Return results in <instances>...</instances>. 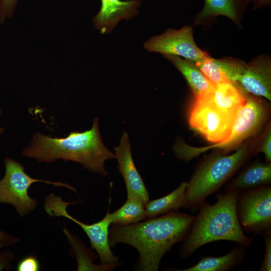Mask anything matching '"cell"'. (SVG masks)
I'll list each match as a JSON object with an SVG mask.
<instances>
[{"instance_id": "obj_1", "label": "cell", "mask_w": 271, "mask_h": 271, "mask_svg": "<svg viewBox=\"0 0 271 271\" xmlns=\"http://www.w3.org/2000/svg\"><path fill=\"white\" fill-rule=\"evenodd\" d=\"M195 216L177 211L127 225L112 224L109 244L114 247L120 243L133 246L139 253L135 268L157 271L164 255L184 239Z\"/></svg>"}, {"instance_id": "obj_2", "label": "cell", "mask_w": 271, "mask_h": 271, "mask_svg": "<svg viewBox=\"0 0 271 271\" xmlns=\"http://www.w3.org/2000/svg\"><path fill=\"white\" fill-rule=\"evenodd\" d=\"M22 154L39 162L59 159L76 162L83 168L104 176L108 174L104 162L115 158L102 142L97 118L94 119L91 129L82 132L72 131L65 138H52L38 132Z\"/></svg>"}, {"instance_id": "obj_3", "label": "cell", "mask_w": 271, "mask_h": 271, "mask_svg": "<svg viewBox=\"0 0 271 271\" xmlns=\"http://www.w3.org/2000/svg\"><path fill=\"white\" fill-rule=\"evenodd\" d=\"M238 191H228L216 196L213 204L203 201L184 239L181 242L179 255L190 257L198 249L209 243L227 240L246 247L250 246L253 238L247 236L239 225L236 213Z\"/></svg>"}, {"instance_id": "obj_4", "label": "cell", "mask_w": 271, "mask_h": 271, "mask_svg": "<svg viewBox=\"0 0 271 271\" xmlns=\"http://www.w3.org/2000/svg\"><path fill=\"white\" fill-rule=\"evenodd\" d=\"M247 157L245 146L228 156H211L204 160L188 182L183 208L191 211L217 192L243 165Z\"/></svg>"}, {"instance_id": "obj_5", "label": "cell", "mask_w": 271, "mask_h": 271, "mask_svg": "<svg viewBox=\"0 0 271 271\" xmlns=\"http://www.w3.org/2000/svg\"><path fill=\"white\" fill-rule=\"evenodd\" d=\"M4 164L5 174L0 180V203L13 205L21 216L29 213L37 205V200L28 194L30 187L35 182L64 187L77 193L74 187L67 183L32 178L25 172L22 165L10 157L5 158Z\"/></svg>"}, {"instance_id": "obj_6", "label": "cell", "mask_w": 271, "mask_h": 271, "mask_svg": "<svg viewBox=\"0 0 271 271\" xmlns=\"http://www.w3.org/2000/svg\"><path fill=\"white\" fill-rule=\"evenodd\" d=\"M236 213L245 234L262 235L271 229V187L263 185L239 192Z\"/></svg>"}, {"instance_id": "obj_7", "label": "cell", "mask_w": 271, "mask_h": 271, "mask_svg": "<svg viewBox=\"0 0 271 271\" xmlns=\"http://www.w3.org/2000/svg\"><path fill=\"white\" fill-rule=\"evenodd\" d=\"M266 114L265 106L256 99L248 95L245 104L238 111L232 124L231 133L225 141L203 148L186 145L184 155L191 160L211 149L229 150L252 136L261 126Z\"/></svg>"}, {"instance_id": "obj_8", "label": "cell", "mask_w": 271, "mask_h": 271, "mask_svg": "<svg viewBox=\"0 0 271 271\" xmlns=\"http://www.w3.org/2000/svg\"><path fill=\"white\" fill-rule=\"evenodd\" d=\"M79 201L67 202L60 197L51 193L46 197L44 208L46 212L51 217L63 216L80 226L88 237L92 248L96 251L101 264L119 263L118 258L113 254L110 249L109 227L111 223L107 214L97 222L91 224H85L74 218L67 211L69 205L76 204Z\"/></svg>"}, {"instance_id": "obj_9", "label": "cell", "mask_w": 271, "mask_h": 271, "mask_svg": "<svg viewBox=\"0 0 271 271\" xmlns=\"http://www.w3.org/2000/svg\"><path fill=\"white\" fill-rule=\"evenodd\" d=\"M235 117L227 115L206 99L200 97L190 114V127L209 142L219 143L229 137Z\"/></svg>"}, {"instance_id": "obj_10", "label": "cell", "mask_w": 271, "mask_h": 271, "mask_svg": "<svg viewBox=\"0 0 271 271\" xmlns=\"http://www.w3.org/2000/svg\"><path fill=\"white\" fill-rule=\"evenodd\" d=\"M150 52L163 55H175L195 63L209 57L196 45L192 27L186 26L179 30L168 29L164 33L152 37L144 44Z\"/></svg>"}, {"instance_id": "obj_11", "label": "cell", "mask_w": 271, "mask_h": 271, "mask_svg": "<svg viewBox=\"0 0 271 271\" xmlns=\"http://www.w3.org/2000/svg\"><path fill=\"white\" fill-rule=\"evenodd\" d=\"M114 150L118 170L125 181L127 198L138 200L145 205L150 200L149 193L134 165L126 132H123L119 145Z\"/></svg>"}, {"instance_id": "obj_12", "label": "cell", "mask_w": 271, "mask_h": 271, "mask_svg": "<svg viewBox=\"0 0 271 271\" xmlns=\"http://www.w3.org/2000/svg\"><path fill=\"white\" fill-rule=\"evenodd\" d=\"M237 82L247 93L271 99V63L270 59L260 56L246 63Z\"/></svg>"}, {"instance_id": "obj_13", "label": "cell", "mask_w": 271, "mask_h": 271, "mask_svg": "<svg viewBox=\"0 0 271 271\" xmlns=\"http://www.w3.org/2000/svg\"><path fill=\"white\" fill-rule=\"evenodd\" d=\"M101 6L93 20L95 28L102 34H109L121 20L137 15L140 0H101Z\"/></svg>"}, {"instance_id": "obj_14", "label": "cell", "mask_w": 271, "mask_h": 271, "mask_svg": "<svg viewBox=\"0 0 271 271\" xmlns=\"http://www.w3.org/2000/svg\"><path fill=\"white\" fill-rule=\"evenodd\" d=\"M248 95L237 82L229 81L214 84L200 97L209 100L227 115L235 117L245 104Z\"/></svg>"}, {"instance_id": "obj_15", "label": "cell", "mask_w": 271, "mask_h": 271, "mask_svg": "<svg viewBox=\"0 0 271 271\" xmlns=\"http://www.w3.org/2000/svg\"><path fill=\"white\" fill-rule=\"evenodd\" d=\"M195 64L214 84L229 81L236 82L243 73L246 64L236 59H215L210 57Z\"/></svg>"}, {"instance_id": "obj_16", "label": "cell", "mask_w": 271, "mask_h": 271, "mask_svg": "<svg viewBox=\"0 0 271 271\" xmlns=\"http://www.w3.org/2000/svg\"><path fill=\"white\" fill-rule=\"evenodd\" d=\"M271 183V164L254 162L241 172L224 187L223 192L235 190L243 191L270 185Z\"/></svg>"}, {"instance_id": "obj_17", "label": "cell", "mask_w": 271, "mask_h": 271, "mask_svg": "<svg viewBox=\"0 0 271 271\" xmlns=\"http://www.w3.org/2000/svg\"><path fill=\"white\" fill-rule=\"evenodd\" d=\"M247 247L238 244L228 253L220 256H205L195 264L179 271H229L242 262Z\"/></svg>"}, {"instance_id": "obj_18", "label": "cell", "mask_w": 271, "mask_h": 271, "mask_svg": "<svg viewBox=\"0 0 271 271\" xmlns=\"http://www.w3.org/2000/svg\"><path fill=\"white\" fill-rule=\"evenodd\" d=\"M184 76L196 98L209 90L214 85L195 63L175 55H164Z\"/></svg>"}, {"instance_id": "obj_19", "label": "cell", "mask_w": 271, "mask_h": 271, "mask_svg": "<svg viewBox=\"0 0 271 271\" xmlns=\"http://www.w3.org/2000/svg\"><path fill=\"white\" fill-rule=\"evenodd\" d=\"M187 186V182H182L169 194L157 199L149 200L145 205L148 218L179 211L181 208H183Z\"/></svg>"}, {"instance_id": "obj_20", "label": "cell", "mask_w": 271, "mask_h": 271, "mask_svg": "<svg viewBox=\"0 0 271 271\" xmlns=\"http://www.w3.org/2000/svg\"><path fill=\"white\" fill-rule=\"evenodd\" d=\"M249 0H204L201 11L196 17V22L219 15L225 16L234 22L246 7Z\"/></svg>"}, {"instance_id": "obj_21", "label": "cell", "mask_w": 271, "mask_h": 271, "mask_svg": "<svg viewBox=\"0 0 271 271\" xmlns=\"http://www.w3.org/2000/svg\"><path fill=\"white\" fill-rule=\"evenodd\" d=\"M111 224L127 225L148 219L145 205L141 202L127 198L125 203L117 210L106 213Z\"/></svg>"}, {"instance_id": "obj_22", "label": "cell", "mask_w": 271, "mask_h": 271, "mask_svg": "<svg viewBox=\"0 0 271 271\" xmlns=\"http://www.w3.org/2000/svg\"><path fill=\"white\" fill-rule=\"evenodd\" d=\"M64 233L67 236L70 243L72 244L73 249L75 252V255L77 258L78 263V270H102L109 271L112 270L117 266L119 265L120 263L115 264H106L97 265L93 263V260L95 258L92 254L88 252V250L77 238L66 229H64Z\"/></svg>"}, {"instance_id": "obj_23", "label": "cell", "mask_w": 271, "mask_h": 271, "mask_svg": "<svg viewBox=\"0 0 271 271\" xmlns=\"http://www.w3.org/2000/svg\"><path fill=\"white\" fill-rule=\"evenodd\" d=\"M265 252L263 259L259 268V271L271 270V229L265 231L263 234Z\"/></svg>"}, {"instance_id": "obj_24", "label": "cell", "mask_w": 271, "mask_h": 271, "mask_svg": "<svg viewBox=\"0 0 271 271\" xmlns=\"http://www.w3.org/2000/svg\"><path fill=\"white\" fill-rule=\"evenodd\" d=\"M40 264L37 257L29 255L22 259L18 263V271H38L40 270Z\"/></svg>"}, {"instance_id": "obj_25", "label": "cell", "mask_w": 271, "mask_h": 271, "mask_svg": "<svg viewBox=\"0 0 271 271\" xmlns=\"http://www.w3.org/2000/svg\"><path fill=\"white\" fill-rule=\"evenodd\" d=\"M18 0H0V23H3L14 14Z\"/></svg>"}, {"instance_id": "obj_26", "label": "cell", "mask_w": 271, "mask_h": 271, "mask_svg": "<svg viewBox=\"0 0 271 271\" xmlns=\"http://www.w3.org/2000/svg\"><path fill=\"white\" fill-rule=\"evenodd\" d=\"M271 130L269 127L262 141L259 151L262 153L267 163L271 162Z\"/></svg>"}, {"instance_id": "obj_27", "label": "cell", "mask_w": 271, "mask_h": 271, "mask_svg": "<svg viewBox=\"0 0 271 271\" xmlns=\"http://www.w3.org/2000/svg\"><path fill=\"white\" fill-rule=\"evenodd\" d=\"M14 258V254L11 251L6 250L0 252V271L11 269L10 262Z\"/></svg>"}, {"instance_id": "obj_28", "label": "cell", "mask_w": 271, "mask_h": 271, "mask_svg": "<svg viewBox=\"0 0 271 271\" xmlns=\"http://www.w3.org/2000/svg\"><path fill=\"white\" fill-rule=\"evenodd\" d=\"M20 240L19 238L11 236L0 230V248L14 245Z\"/></svg>"}, {"instance_id": "obj_29", "label": "cell", "mask_w": 271, "mask_h": 271, "mask_svg": "<svg viewBox=\"0 0 271 271\" xmlns=\"http://www.w3.org/2000/svg\"><path fill=\"white\" fill-rule=\"evenodd\" d=\"M271 0H249L254 5V9L260 8L268 6L270 4Z\"/></svg>"}, {"instance_id": "obj_30", "label": "cell", "mask_w": 271, "mask_h": 271, "mask_svg": "<svg viewBox=\"0 0 271 271\" xmlns=\"http://www.w3.org/2000/svg\"><path fill=\"white\" fill-rule=\"evenodd\" d=\"M4 130L3 127H0V135L4 131Z\"/></svg>"}, {"instance_id": "obj_31", "label": "cell", "mask_w": 271, "mask_h": 271, "mask_svg": "<svg viewBox=\"0 0 271 271\" xmlns=\"http://www.w3.org/2000/svg\"><path fill=\"white\" fill-rule=\"evenodd\" d=\"M0 113H2L1 109H0Z\"/></svg>"}]
</instances>
